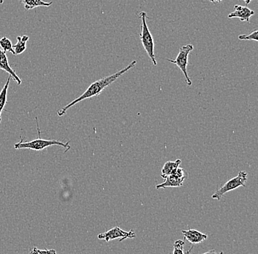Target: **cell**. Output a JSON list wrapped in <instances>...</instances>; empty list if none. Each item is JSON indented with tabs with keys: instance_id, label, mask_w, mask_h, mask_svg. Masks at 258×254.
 Wrapping results in <instances>:
<instances>
[{
	"instance_id": "7",
	"label": "cell",
	"mask_w": 258,
	"mask_h": 254,
	"mask_svg": "<svg viewBox=\"0 0 258 254\" xmlns=\"http://www.w3.org/2000/svg\"><path fill=\"white\" fill-rule=\"evenodd\" d=\"M235 11L230 13L228 15L229 19H233V18H238L241 22H247L249 23L250 18L254 14V12L249 8L243 7L241 6H234Z\"/></svg>"
},
{
	"instance_id": "17",
	"label": "cell",
	"mask_w": 258,
	"mask_h": 254,
	"mask_svg": "<svg viewBox=\"0 0 258 254\" xmlns=\"http://www.w3.org/2000/svg\"><path fill=\"white\" fill-rule=\"evenodd\" d=\"M258 31L257 30H254V32H251L249 35H241L238 36V39L244 40H254V41H257L258 38Z\"/></svg>"
},
{
	"instance_id": "15",
	"label": "cell",
	"mask_w": 258,
	"mask_h": 254,
	"mask_svg": "<svg viewBox=\"0 0 258 254\" xmlns=\"http://www.w3.org/2000/svg\"><path fill=\"white\" fill-rule=\"evenodd\" d=\"M0 46L3 48V51L4 53H6L7 52H10L14 56H15V53H14V48H13L12 42H11V40L6 38V37H4V38L0 39Z\"/></svg>"
},
{
	"instance_id": "4",
	"label": "cell",
	"mask_w": 258,
	"mask_h": 254,
	"mask_svg": "<svg viewBox=\"0 0 258 254\" xmlns=\"http://www.w3.org/2000/svg\"><path fill=\"white\" fill-rule=\"evenodd\" d=\"M247 176L248 174L246 171H240L238 176L227 181L221 188L216 191L212 195V198L217 199L218 200H221L227 192L235 190L240 187H246L245 184L247 181Z\"/></svg>"
},
{
	"instance_id": "1",
	"label": "cell",
	"mask_w": 258,
	"mask_h": 254,
	"mask_svg": "<svg viewBox=\"0 0 258 254\" xmlns=\"http://www.w3.org/2000/svg\"><path fill=\"white\" fill-rule=\"evenodd\" d=\"M137 61H133L131 64H129L126 67L121 69L118 72L112 74V75L108 76V77H104V78L100 79V80L93 82V83H92L91 85L88 87V88L84 92V93H82V95H81L78 98L74 99L72 103L68 104L62 109L57 111L58 116L61 117V116H64L68 110L70 109L72 107L80 103V101H83V100L88 99V98H92V97L98 96V95L101 94V92H102L106 87L112 85L113 82H115L117 79L120 78L121 76L123 75L124 74L128 72L132 68L135 67Z\"/></svg>"
},
{
	"instance_id": "13",
	"label": "cell",
	"mask_w": 258,
	"mask_h": 254,
	"mask_svg": "<svg viewBox=\"0 0 258 254\" xmlns=\"http://www.w3.org/2000/svg\"><path fill=\"white\" fill-rule=\"evenodd\" d=\"M18 42L15 45H13V48H14L15 56H19V55L22 54L26 48H27V43L29 40V37L27 35H23V36L17 37Z\"/></svg>"
},
{
	"instance_id": "11",
	"label": "cell",
	"mask_w": 258,
	"mask_h": 254,
	"mask_svg": "<svg viewBox=\"0 0 258 254\" xmlns=\"http://www.w3.org/2000/svg\"><path fill=\"white\" fill-rule=\"evenodd\" d=\"M18 1L24 5L26 11L34 9L35 8L41 7V6L49 7L52 5V2L46 3V2H43V0H18Z\"/></svg>"
},
{
	"instance_id": "2",
	"label": "cell",
	"mask_w": 258,
	"mask_h": 254,
	"mask_svg": "<svg viewBox=\"0 0 258 254\" xmlns=\"http://www.w3.org/2000/svg\"><path fill=\"white\" fill-rule=\"evenodd\" d=\"M37 123V129H38V137L35 140H32V141L24 142L23 139L15 143L14 148L15 149H31L34 151H42L48 147L53 146V145H59V146L63 147L66 148V152L71 149L70 142L64 143L62 142L59 141V140H44V139L40 138L39 125H38V119L35 118Z\"/></svg>"
},
{
	"instance_id": "6",
	"label": "cell",
	"mask_w": 258,
	"mask_h": 254,
	"mask_svg": "<svg viewBox=\"0 0 258 254\" xmlns=\"http://www.w3.org/2000/svg\"><path fill=\"white\" fill-rule=\"evenodd\" d=\"M135 237H136L135 231L133 230L123 231L118 226H116V227L111 229L110 230L98 235V239H102V240H105L106 242H109V241L114 240L116 239H120V242H121L124 239H133Z\"/></svg>"
},
{
	"instance_id": "5",
	"label": "cell",
	"mask_w": 258,
	"mask_h": 254,
	"mask_svg": "<svg viewBox=\"0 0 258 254\" xmlns=\"http://www.w3.org/2000/svg\"><path fill=\"white\" fill-rule=\"evenodd\" d=\"M193 49L192 44L185 45L180 48L178 55L175 60L167 59V61H169L170 64L176 65L180 71L183 72L185 78V82L188 86H191L192 85L191 78L188 77V73H187V65H188V56Z\"/></svg>"
},
{
	"instance_id": "10",
	"label": "cell",
	"mask_w": 258,
	"mask_h": 254,
	"mask_svg": "<svg viewBox=\"0 0 258 254\" xmlns=\"http://www.w3.org/2000/svg\"><path fill=\"white\" fill-rule=\"evenodd\" d=\"M185 179L179 178L176 175L171 174L164 178V182L160 184L156 185L157 190L161 188H167V187H180L183 186Z\"/></svg>"
},
{
	"instance_id": "22",
	"label": "cell",
	"mask_w": 258,
	"mask_h": 254,
	"mask_svg": "<svg viewBox=\"0 0 258 254\" xmlns=\"http://www.w3.org/2000/svg\"><path fill=\"white\" fill-rule=\"evenodd\" d=\"M4 3V0H0V4H3Z\"/></svg>"
},
{
	"instance_id": "21",
	"label": "cell",
	"mask_w": 258,
	"mask_h": 254,
	"mask_svg": "<svg viewBox=\"0 0 258 254\" xmlns=\"http://www.w3.org/2000/svg\"><path fill=\"white\" fill-rule=\"evenodd\" d=\"M243 1H244L245 3L246 4V6H248V5H249L250 3H251L252 0H243Z\"/></svg>"
},
{
	"instance_id": "19",
	"label": "cell",
	"mask_w": 258,
	"mask_h": 254,
	"mask_svg": "<svg viewBox=\"0 0 258 254\" xmlns=\"http://www.w3.org/2000/svg\"><path fill=\"white\" fill-rule=\"evenodd\" d=\"M191 250H190L189 251H187L186 254H191ZM202 254H224V253L222 251L218 252L217 251V250H209V251L206 252V253Z\"/></svg>"
},
{
	"instance_id": "16",
	"label": "cell",
	"mask_w": 258,
	"mask_h": 254,
	"mask_svg": "<svg viewBox=\"0 0 258 254\" xmlns=\"http://www.w3.org/2000/svg\"><path fill=\"white\" fill-rule=\"evenodd\" d=\"M184 241L178 239L174 242L173 254H184Z\"/></svg>"
},
{
	"instance_id": "3",
	"label": "cell",
	"mask_w": 258,
	"mask_h": 254,
	"mask_svg": "<svg viewBox=\"0 0 258 254\" xmlns=\"http://www.w3.org/2000/svg\"><path fill=\"white\" fill-rule=\"evenodd\" d=\"M140 18L142 21V31L141 33L140 34V40H141L142 44H143V47L145 48L147 54L151 58L153 64L156 66L157 62H156V57H155L154 54V41H153L152 35H151V32L148 29V24H147L146 13H140Z\"/></svg>"
},
{
	"instance_id": "18",
	"label": "cell",
	"mask_w": 258,
	"mask_h": 254,
	"mask_svg": "<svg viewBox=\"0 0 258 254\" xmlns=\"http://www.w3.org/2000/svg\"><path fill=\"white\" fill-rule=\"evenodd\" d=\"M30 254H56L55 250L54 249H51V250H48V249H45V250H40L38 247H34L30 251Z\"/></svg>"
},
{
	"instance_id": "9",
	"label": "cell",
	"mask_w": 258,
	"mask_h": 254,
	"mask_svg": "<svg viewBox=\"0 0 258 254\" xmlns=\"http://www.w3.org/2000/svg\"><path fill=\"white\" fill-rule=\"evenodd\" d=\"M181 232L184 236V238L192 245L201 243L202 242L206 240L208 238V236L206 234H203L201 231L195 230V229L183 230Z\"/></svg>"
},
{
	"instance_id": "8",
	"label": "cell",
	"mask_w": 258,
	"mask_h": 254,
	"mask_svg": "<svg viewBox=\"0 0 258 254\" xmlns=\"http://www.w3.org/2000/svg\"><path fill=\"white\" fill-rule=\"evenodd\" d=\"M0 69L7 72L18 85H20L22 84V80L18 77L16 73L10 66L6 53L1 50V48H0Z\"/></svg>"
},
{
	"instance_id": "12",
	"label": "cell",
	"mask_w": 258,
	"mask_h": 254,
	"mask_svg": "<svg viewBox=\"0 0 258 254\" xmlns=\"http://www.w3.org/2000/svg\"><path fill=\"white\" fill-rule=\"evenodd\" d=\"M180 164H181V160L179 159L174 162L167 161L161 170V177L164 179L166 176L172 174L176 168L180 167Z\"/></svg>"
},
{
	"instance_id": "20",
	"label": "cell",
	"mask_w": 258,
	"mask_h": 254,
	"mask_svg": "<svg viewBox=\"0 0 258 254\" xmlns=\"http://www.w3.org/2000/svg\"><path fill=\"white\" fill-rule=\"evenodd\" d=\"M209 1L211 2V3H220L222 1V0H209Z\"/></svg>"
},
{
	"instance_id": "14",
	"label": "cell",
	"mask_w": 258,
	"mask_h": 254,
	"mask_svg": "<svg viewBox=\"0 0 258 254\" xmlns=\"http://www.w3.org/2000/svg\"><path fill=\"white\" fill-rule=\"evenodd\" d=\"M12 77L11 76L8 77L7 81H6V85L0 91V123L2 121V113H3V110H4L5 106H6V103H7V95L8 87H9L10 81H11Z\"/></svg>"
}]
</instances>
